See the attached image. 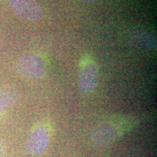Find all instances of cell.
<instances>
[{"mask_svg": "<svg viewBox=\"0 0 157 157\" xmlns=\"http://www.w3.org/2000/svg\"><path fill=\"white\" fill-rule=\"evenodd\" d=\"M16 67L18 73L25 78L39 79L46 74L44 60L36 54H28L23 56L17 61Z\"/></svg>", "mask_w": 157, "mask_h": 157, "instance_id": "1", "label": "cell"}, {"mask_svg": "<svg viewBox=\"0 0 157 157\" xmlns=\"http://www.w3.org/2000/svg\"><path fill=\"white\" fill-rule=\"evenodd\" d=\"M50 139V132L46 127H36L28 137L25 146V152L31 156H41L48 148Z\"/></svg>", "mask_w": 157, "mask_h": 157, "instance_id": "2", "label": "cell"}, {"mask_svg": "<svg viewBox=\"0 0 157 157\" xmlns=\"http://www.w3.org/2000/svg\"><path fill=\"white\" fill-rule=\"evenodd\" d=\"M121 130L113 122H103L100 124L93 129L91 140L98 146H106L111 144L120 136Z\"/></svg>", "mask_w": 157, "mask_h": 157, "instance_id": "3", "label": "cell"}, {"mask_svg": "<svg viewBox=\"0 0 157 157\" xmlns=\"http://www.w3.org/2000/svg\"><path fill=\"white\" fill-rule=\"evenodd\" d=\"M9 5L15 14L27 21H39L44 17L42 7L33 0H10Z\"/></svg>", "mask_w": 157, "mask_h": 157, "instance_id": "4", "label": "cell"}, {"mask_svg": "<svg viewBox=\"0 0 157 157\" xmlns=\"http://www.w3.org/2000/svg\"><path fill=\"white\" fill-rule=\"evenodd\" d=\"M128 39L133 46L141 50H152L156 48V35L146 29H132L128 34Z\"/></svg>", "mask_w": 157, "mask_h": 157, "instance_id": "5", "label": "cell"}, {"mask_svg": "<svg viewBox=\"0 0 157 157\" xmlns=\"http://www.w3.org/2000/svg\"><path fill=\"white\" fill-rule=\"evenodd\" d=\"M98 72L96 64L89 60L82 66L79 72V86L84 93H90L98 84Z\"/></svg>", "mask_w": 157, "mask_h": 157, "instance_id": "6", "label": "cell"}, {"mask_svg": "<svg viewBox=\"0 0 157 157\" xmlns=\"http://www.w3.org/2000/svg\"><path fill=\"white\" fill-rule=\"evenodd\" d=\"M18 93L13 87H6L0 90V113L9 109L16 102Z\"/></svg>", "mask_w": 157, "mask_h": 157, "instance_id": "7", "label": "cell"}, {"mask_svg": "<svg viewBox=\"0 0 157 157\" xmlns=\"http://www.w3.org/2000/svg\"><path fill=\"white\" fill-rule=\"evenodd\" d=\"M6 150H7V145L3 140H0V157L5 156Z\"/></svg>", "mask_w": 157, "mask_h": 157, "instance_id": "8", "label": "cell"}, {"mask_svg": "<svg viewBox=\"0 0 157 157\" xmlns=\"http://www.w3.org/2000/svg\"><path fill=\"white\" fill-rule=\"evenodd\" d=\"M84 2H95L98 0H82Z\"/></svg>", "mask_w": 157, "mask_h": 157, "instance_id": "9", "label": "cell"}]
</instances>
